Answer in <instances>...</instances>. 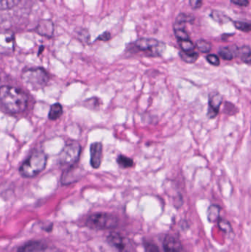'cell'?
I'll use <instances>...</instances> for the list:
<instances>
[{
	"label": "cell",
	"instance_id": "2e32d148",
	"mask_svg": "<svg viewBox=\"0 0 251 252\" xmlns=\"http://www.w3.org/2000/svg\"><path fill=\"white\" fill-rule=\"evenodd\" d=\"M63 114V108L60 103H55L50 108L49 113V119L51 121H56Z\"/></svg>",
	"mask_w": 251,
	"mask_h": 252
},
{
	"label": "cell",
	"instance_id": "5b68a950",
	"mask_svg": "<svg viewBox=\"0 0 251 252\" xmlns=\"http://www.w3.org/2000/svg\"><path fill=\"white\" fill-rule=\"evenodd\" d=\"M135 46L140 51L144 52L152 57L161 56L166 49V44L154 38H141L135 42Z\"/></svg>",
	"mask_w": 251,
	"mask_h": 252
},
{
	"label": "cell",
	"instance_id": "5bb4252c",
	"mask_svg": "<svg viewBox=\"0 0 251 252\" xmlns=\"http://www.w3.org/2000/svg\"><path fill=\"white\" fill-rule=\"evenodd\" d=\"M195 17L193 15L187 14V13H180L174 24V30L185 29V25L187 23L193 24Z\"/></svg>",
	"mask_w": 251,
	"mask_h": 252
},
{
	"label": "cell",
	"instance_id": "ffe728a7",
	"mask_svg": "<svg viewBox=\"0 0 251 252\" xmlns=\"http://www.w3.org/2000/svg\"><path fill=\"white\" fill-rule=\"evenodd\" d=\"M116 161H117L118 164L122 168H129L134 166V160L124 155H119L117 157Z\"/></svg>",
	"mask_w": 251,
	"mask_h": 252
},
{
	"label": "cell",
	"instance_id": "ba28073f",
	"mask_svg": "<svg viewBox=\"0 0 251 252\" xmlns=\"http://www.w3.org/2000/svg\"><path fill=\"white\" fill-rule=\"evenodd\" d=\"M90 163L94 169L99 168L101 165L103 158V145L100 142H94L90 146Z\"/></svg>",
	"mask_w": 251,
	"mask_h": 252
},
{
	"label": "cell",
	"instance_id": "44dd1931",
	"mask_svg": "<svg viewBox=\"0 0 251 252\" xmlns=\"http://www.w3.org/2000/svg\"><path fill=\"white\" fill-rule=\"evenodd\" d=\"M22 0H0V10H6L14 8Z\"/></svg>",
	"mask_w": 251,
	"mask_h": 252
},
{
	"label": "cell",
	"instance_id": "7c38bea8",
	"mask_svg": "<svg viewBox=\"0 0 251 252\" xmlns=\"http://www.w3.org/2000/svg\"><path fill=\"white\" fill-rule=\"evenodd\" d=\"M35 32L43 36L52 37L54 33V24L50 20L41 21L37 25Z\"/></svg>",
	"mask_w": 251,
	"mask_h": 252
},
{
	"label": "cell",
	"instance_id": "8fae6325",
	"mask_svg": "<svg viewBox=\"0 0 251 252\" xmlns=\"http://www.w3.org/2000/svg\"><path fill=\"white\" fill-rule=\"evenodd\" d=\"M108 241L112 247H114L119 252H128L129 242L122 235L113 232V233L110 234L108 237Z\"/></svg>",
	"mask_w": 251,
	"mask_h": 252
},
{
	"label": "cell",
	"instance_id": "e0dca14e",
	"mask_svg": "<svg viewBox=\"0 0 251 252\" xmlns=\"http://www.w3.org/2000/svg\"><path fill=\"white\" fill-rule=\"evenodd\" d=\"M180 57L184 62L188 63H195L199 57V54L197 52L194 51L192 53H184L181 51L179 53Z\"/></svg>",
	"mask_w": 251,
	"mask_h": 252
},
{
	"label": "cell",
	"instance_id": "4316f807",
	"mask_svg": "<svg viewBox=\"0 0 251 252\" xmlns=\"http://www.w3.org/2000/svg\"><path fill=\"white\" fill-rule=\"evenodd\" d=\"M206 60L209 62L211 64L213 65V66H219L221 64V61H220L219 57L216 55L210 54L206 56Z\"/></svg>",
	"mask_w": 251,
	"mask_h": 252
},
{
	"label": "cell",
	"instance_id": "9c48e42d",
	"mask_svg": "<svg viewBox=\"0 0 251 252\" xmlns=\"http://www.w3.org/2000/svg\"><path fill=\"white\" fill-rule=\"evenodd\" d=\"M222 102L223 97L219 93H214L209 95L207 115L210 119H213L218 116Z\"/></svg>",
	"mask_w": 251,
	"mask_h": 252
},
{
	"label": "cell",
	"instance_id": "52a82bcc",
	"mask_svg": "<svg viewBox=\"0 0 251 252\" xmlns=\"http://www.w3.org/2000/svg\"><path fill=\"white\" fill-rule=\"evenodd\" d=\"M16 38L10 30L0 31V54L10 55L14 52Z\"/></svg>",
	"mask_w": 251,
	"mask_h": 252
},
{
	"label": "cell",
	"instance_id": "83f0119b",
	"mask_svg": "<svg viewBox=\"0 0 251 252\" xmlns=\"http://www.w3.org/2000/svg\"><path fill=\"white\" fill-rule=\"evenodd\" d=\"M144 247H145L147 252H160L157 246L153 244V243H146L144 244Z\"/></svg>",
	"mask_w": 251,
	"mask_h": 252
},
{
	"label": "cell",
	"instance_id": "603a6c76",
	"mask_svg": "<svg viewBox=\"0 0 251 252\" xmlns=\"http://www.w3.org/2000/svg\"><path fill=\"white\" fill-rule=\"evenodd\" d=\"M180 47L181 50L184 53H192L195 51V45L193 44V41L190 40H185V41H179Z\"/></svg>",
	"mask_w": 251,
	"mask_h": 252
},
{
	"label": "cell",
	"instance_id": "3957f363",
	"mask_svg": "<svg viewBox=\"0 0 251 252\" xmlns=\"http://www.w3.org/2000/svg\"><path fill=\"white\" fill-rule=\"evenodd\" d=\"M47 157L43 152H35L24 161L20 167V173L26 178H32L39 174L47 165Z\"/></svg>",
	"mask_w": 251,
	"mask_h": 252
},
{
	"label": "cell",
	"instance_id": "484cf974",
	"mask_svg": "<svg viewBox=\"0 0 251 252\" xmlns=\"http://www.w3.org/2000/svg\"><path fill=\"white\" fill-rule=\"evenodd\" d=\"M218 226L224 232H229L231 231V224L227 220H224V219H219V220H218Z\"/></svg>",
	"mask_w": 251,
	"mask_h": 252
},
{
	"label": "cell",
	"instance_id": "30bf717a",
	"mask_svg": "<svg viewBox=\"0 0 251 252\" xmlns=\"http://www.w3.org/2000/svg\"><path fill=\"white\" fill-rule=\"evenodd\" d=\"M163 247L165 252H185L181 241L174 235H167L165 237Z\"/></svg>",
	"mask_w": 251,
	"mask_h": 252
},
{
	"label": "cell",
	"instance_id": "4fadbf2b",
	"mask_svg": "<svg viewBox=\"0 0 251 252\" xmlns=\"http://www.w3.org/2000/svg\"><path fill=\"white\" fill-rule=\"evenodd\" d=\"M219 55L223 60L231 61L239 56V48L236 46L223 47L220 50Z\"/></svg>",
	"mask_w": 251,
	"mask_h": 252
},
{
	"label": "cell",
	"instance_id": "7a4b0ae2",
	"mask_svg": "<svg viewBox=\"0 0 251 252\" xmlns=\"http://www.w3.org/2000/svg\"><path fill=\"white\" fill-rule=\"evenodd\" d=\"M22 81L28 90L38 91L47 86L48 73L43 68H30L25 69L22 74Z\"/></svg>",
	"mask_w": 251,
	"mask_h": 252
},
{
	"label": "cell",
	"instance_id": "d4e9b609",
	"mask_svg": "<svg viewBox=\"0 0 251 252\" xmlns=\"http://www.w3.org/2000/svg\"><path fill=\"white\" fill-rule=\"evenodd\" d=\"M234 26L239 31L243 32H249L251 30V23L249 22H234Z\"/></svg>",
	"mask_w": 251,
	"mask_h": 252
},
{
	"label": "cell",
	"instance_id": "9a60e30c",
	"mask_svg": "<svg viewBox=\"0 0 251 252\" xmlns=\"http://www.w3.org/2000/svg\"><path fill=\"white\" fill-rule=\"evenodd\" d=\"M221 208L218 205H212L209 207L207 211L208 220L211 223H215L221 219Z\"/></svg>",
	"mask_w": 251,
	"mask_h": 252
},
{
	"label": "cell",
	"instance_id": "f546056e",
	"mask_svg": "<svg viewBox=\"0 0 251 252\" xmlns=\"http://www.w3.org/2000/svg\"><path fill=\"white\" fill-rule=\"evenodd\" d=\"M111 38V33L109 32H103V34L100 35V36L97 38V40H100V41H109Z\"/></svg>",
	"mask_w": 251,
	"mask_h": 252
},
{
	"label": "cell",
	"instance_id": "8992f818",
	"mask_svg": "<svg viewBox=\"0 0 251 252\" xmlns=\"http://www.w3.org/2000/svg\"><path fill=\"white\" fill-rule=\"evenodd\" d=\"M81 153V146L78 142H71L65 145L59 154V162L62 165H75L80 158Z\"/></svg>",
	"mask_w": 251,
	"mask_h": 252
},
{
	"label": "cell",
	"instance_id": "7402d4cb",
	"mask_svg": "<svg viewBox=\"0 0 251 252\" xmlns=\"http://www.w3.org/2000/svg\"><path fill=\"white\" fill-rule=\"evenodd\" d=\"M195 47H197L199 51L203 53H209L212 50V44L206 40H199L196 43Z\"/></svg>",
	"mask_w": 251,
	"mask_h": 252
},
{
	"label": "cell",
	"instance_id": "cb8c5ba5",
	"mask_svg": "<svg viewBox=\"0 0 251 252\" xmlns=\"http://www.w3.org/2000/svg\"><path fill=\"white\" fill-rule=\"evenodd\" d=\"M174 33L175 37L178 38L179 41H185V40H190V36L187 33L185 29H175L174 30Z\"/></svg>",
	"mask_w": 251,
	"mask_h": 252
},
{
	"label": "cell",
	"instance_id": "277c9868",
	"mask_svg": "<svg viewBox=\"0 0 251 252\" xmlns=\"http://www.w3.org/2000/svg\"><path fill=\"white\" fill-rule=\"evenodd\" d=\"M119 220L116 216L106 213H94L87 219L85 224L90 229L97 230L114 229Z\"/></svg>",
	"mask_w": 251,
	"mask_h": 252
},
{
	"label": "cell",
	"instance_id": "6da1fadb",
	"mask_svg": "<svg viewBox=\"0 0 251 252\" xmlns=\"http://www.w3.org/2000/svg\"><path fill=\"white\" fill-rule=\"evenodd\" d=\"M28 102V96L22 90L9 86L0 87V104L9 113L25 112Z\"/></svg>",
	"mask_w": 251,
	"mask_h": 252
},
{
	"label": "cell",
	"instance_id": "4dcf8cb0",
	"mask_svg": "<svg viewBox=\"0 0 251 252\" xmlns=\"http://www.w3.org/2000/svg\"><path fill=\"white\" fill-rule=\"evenodd\" d=\"M231 1L240 6H248L249 4V0H231Z\"/></svg>",
	"mask_w": 251,
	"mask_h": 252
},
{
	"label": "cell",
	"instance_id": "f1b7e54d",
	"mask_svg": "<svg viewBox=\"0 0 251 252\" xmlns=\"http://www.w3.org/2000/svg\"><path fill=\"white\" fill-rule=\"evenodd\" d=\"M190 3L193 9H198L203 4V0H190Z\"/></svg>",
	"mask_w": 251,
	"mask_h": 252
},
{
	"label": "cell",
	"instance_id": "d6986e66",
	"mask_svg": "<svg viewBox=\"0 0 251 252\" xmlns=\"http://www.w3.org/2000/svg\"><path fill=\"white\" fill-rule=\"evenodd\" d=\"M239 56H241L242 61L248 64H250L251 60V52L250 47L244 46L239 49Z\"/></svg>",
	"mask_w": 251,
	"mask_h": 252
},
{
	"label": "cell",
	"instance_id": "ac0fdd59",
	"mask_svg": "<svg viewBox=\"0 0 251 252\" xmlns=\"http://www.w3.org/2000/svg\"><path fill=\"white\" fill-rule=\"evenodd\" d=\"M43 245L39 242H30L22 247L18 252H32L42 250Z\"/></svg>",
	"mask_w": 251,
	"mask_h": 252
},
{
	"label": "cell",
	"instance_id": "1f68e13d",
	"mask_svg": "<svg viewBox=\"0 0 251 252\" xmlns=\"http://www.w3.org/2000/svg\"><path fill=\"white\" fill-rule=\"evenodd\" d=\"M42 252H60L57 249L55 248H45L42 249Z\"/></svg>",
	"mask_w": 251,
	"mask_h": 252
}]
</instances>
